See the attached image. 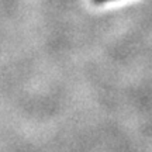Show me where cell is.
Segmentation results:
<instances>
[{"label": "cell", "instance_id": "cell-1", "mask_svg": "<svg viewBox=\"0 0 152 152\" xmlns=\"http://www.w3.org/2000/svg\"><path fill=\"white\" fill-rule=\"evenodd\" d=\"M94 3H104V1H109V0H93Z\"/></svg>", "mask_w": 152, "mask_h": 152}]
</instances>
